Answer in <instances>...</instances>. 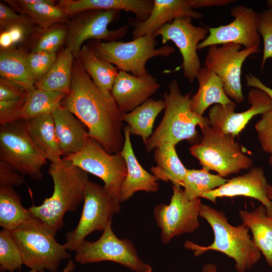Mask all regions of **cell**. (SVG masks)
I'll return each mask as SVG.
<instances>
[{"label": "cell", "mask_w": 272, "mask_h": 272, "mask_svg": "<svg viewBox=\"0 0 272 272\" xmlns=\"http://www.w3.org/2000/svg\"><path fill=\"white\" fill-rule=\"evenodd\" d=\"M56 135L62 155L76 154L84 147L89 135L83 123L67 109L58 107L52 113Z\"/></svg>", "instance_id": "cell-23"}, {"label": "cell", "mask_w": 272, "mask_h": 272, "mask_svg": "<svg viewBox=\"0 0 272 272\" xmlns=\"http://www.w3.org/2000/svg\"><path fill=\"white\" fill-rule=\"evenodd\" d=\"M66 95L37 88L28 92L20 113V120L29 121L42 115L52 114L61 105Z\"/></svg>", "instance_id": "cell-34"}, {"label": "cell", "mask_w": 272, "mask_h": 272, "mask_svg": "<svg viewBox=\"0 0 272 272\" xmlns=\"http://www.w3.org/2000/svg\"><path fill=\"white\" fill-rule=\"evenodd\" d=\"M76 267L74 261L70 259L61 272H73ZM29 272H37L34 270H30Z\"/></svg>", "instance_id": "cell-46"}, {"label": "cell", "mask_w": 272, "mask_h": 272, "mask_svg": "<svg viewBox=\"0 0 272 272\" xmlns=\"http://www.w3.org/2000/svg\"><path fill=\"white\" fill-rule=\"evenodd\" d=\"M268 185L263 168L254 167L247 173L228 179L219 187L203 193L201 197L213 203L220 197H251L259 201L266 208L267 215L272 216V200L267 195Z\"/></svg>", "instance_id": "cell-19"}, {"label": "cell", "mask_w": 272, "mask_h": 272, "mask_svg": "<svg viewBox=\"0 0 272 272\" xmlns=\"http://www.w3.org/2000/svg\"><path fill=\"white\" fill-rule=\"evenodd\" d=\"M53 182L51 196L39 206L28 209L33 217L42 221L57 232L63 226L67 212H75L84 200L88 173L70 161L61 159L51 163L48 171Z\"/></svg>", "instance_id": "cell-2"}, {"label": "cell", "mask_w": 272, "mask_h": 272, "mask_svg": "<svg viewBox=\"0 0 272 272\" xmlns=\"http://www.w3.org/2000/svg\"><path fill=\"white\" fill-rule=\"evenodd\" d=\"M23 265L22 254L10 231L2 229L0 231L1 272L21 270Z\"/></svg>", "instance_id": "cell-36"}, {"label": "cell", "mask_w": 272, "mask_h": 272, "mask_svg": "<svg viewBox=\"0 0 272 272\" xmlns=\"http://www.w3.org/2000/svg\"><path fill=\"white\" fill-rule=\"evenodd\" d=\"M43 30L36 40L32 51L56 52L66 39L67 26L56 24Z\"/></svg>", "instance_id": "cell-37"}, {"label": "cell", "mask_w": 272, "mask_h": 272, "mask_svg": "<svg viewBox=\"0 0 272 272\" xmlns=\"http://www.w3.org/2000/svg\"><path fill=\"white\" fill-rule=\"evenodd\" d=\"M202 272H217V267L213 263H207L203 266Z\"/></svg>", "instance_id": "cell-47"}, {"label": "cell", "mask_w": 272, "mask_h": 272, "mask_svg": "<svg viewBox=\"0 0 272 272\" xmlns=\"http://www.w3.org/2000/svg\"><path fill=\"white\" fill-rule=\"evenodd\" d=\"M160 87L157 79L149 73L138 77L119 71L111 94L120 110L124 113L142 104Z\"/></svg>", "instance_id": "cell-20"}, {"label": "cell", "mask_w": 272, "mask_h": 272, "mask_svg": "<svg viewBox=\"0 0 272 272\" xmlns=\"http://www.w3.org/2000/svg\"><path fill=\"white\" fill-rule=\"evenodd\" d=\"M268 163L270 166L272 167V154L270 155V157L268 158Z\"/></svg>", "instance_id": "cell-49"}, {"label": "cell", "mask_w": 272, "mask_h": 272, "mask_svg": "<svg viewBox=\"0 0 272 272\" xmlns=\"http://www.w3.org/2000/svg\"><path fill=\"white\" fill-rule=\"evenodd\" d=\"M191 94V91L182 94L176 80L170 83L168 91L163 95L166 105L164 116L145 145L148 153L162 145L176 146L183 140H191L196 135L197 126L202 130L210 125L208 117L192 110Z\"/></svg>", "instance_id": "cell-4"}, {"label": "cell", "mask_w": 272, "mask_h": 272, "mask_svg": "<svg viewBox=\"0 0 272 272\" xmlns=\"http://www.w3.org/2000/svg\"><path fill=\"white\" fill-rule=\"evenodd\" d=\"M230 12L234 20L227 25L209 28L208 35L198 44L197 50L230 43L243 45L245 48H259V14L242 5L234 7Z\"/></svg>", "instance_id": "cell-16"}, {"label": "cell", "mask_w": 272, "mask_h": 272, "mask_svg": "<svg viewBox=\"0 0 272 272\" xmlns=\"http://www.w3.org/2000/svg\"><path fill=\"white\" fill-rule=\"evenodd\" d=\"M27 56L23 51L13 47L1 49L0 75L1 78L18 84L28 92L36 87L30 75Z\"/></svg>", "instance_id": "cell-29"}, {"label": "cell", "mask_w": 272, "mask_h": 272, "mask_svg": "<svg viewBox=\"0 0 272 272\" xmlns=\"http://www.w3.org/2000/svg\"><path fill=\"white\" fill-rule=\"evenodd\" d=\"M27 92L18 84L1 78L0 101L25 99Z\"/></svg>", "instance_id": "cell-43"}, {"label": "cell", "mask_w": 272, "mask_h": 272, "mask_svg": "<svg viewBox=\"0 0 272 272\" xmlns=\"http://www.w3.org/2000/svg\"><path fill=\"white\" fill-rule=\"evenodd\" d=\"M56 52L31 51L27 60L31 77L35 83L41 80L49 71L56 57Z\"/></svg>", "instance_id": "cell-38"}, {"label": "cell", "mask_w": 272, "mask_h": 272, "mask_svg": "<svg viewBox=\"0 0 272 272\" xmlns=\"http://www.w3.org/2000/svg\"><path fill=\"white\" fill-rule=\"evenodd\" d=\"M29 135L39 150L51 163L62 155L56 135L52 114H44L27 121Z\"/></svg>", "instance_id": "cell-26"}, {"label": "cell", "mask_w": 272, "mask_h": 272, "mask_svg": "<svg viewBox=\"0 0 272 272\" xmlns=\"http://www.w3.org/2000/svg\"><path fill=\"white\" fill-rule=\"evenodd\" d=\"M250 107L241 112H235V102L223 106L214 105L209 112L208 120L211 126L234 137L238 135L249 121L258 114L272 110V100L262 90L254 88L248 94Z\"/></svg>", "instance_id": "cell-17"}, {"label": "cell", "mask_w": 272, "mask_h": 272, "mask_svg": "<svg viewBox=\"0 0 272 272\" xmlns=\"http://www.w3.org/2000/svg\"><path fill=\"white\" fill-rule=\"evenodd\" d=\"M154 158L156 166L151 171L158 180L171 182L173 186L180 188L186 175L187 169L179 159L175 146L164 145L154 150Z\"/></svg>", "instance_id": "cell-28"}, {"label": "cell", "mask_w": 272, "mask_h": 272, "mask_svg": "<svg viewBox=\"0 0 272 272\" xmlns=\"http://www.w3.org/2000/svg\"><path fill=\"white\" fill-rule=\"evenodd\" d=\"M199 217L206 220L211 227L214 239L208 246L186 241L184 247L193 251L195 256L211 250L221 252L234 260L238 272L249 270L260 260L262 254L249 234V230L246 226L231 225L222 212L203 203L200 209Z\"/></svg>", "instance_id": "cell-3"}, {"label": "cell", "mask_w": 272, "mask_h": 272, "mask_svg": "<svg viewBox=\"0 0 272 272\" xmlns=\"http://www.w3.org/2000/svg\"><path fill=\"white\" fill-rule=\"evenodd\" d=\"M267 195L268 198L272 200V186L268 185L267 190Z\"/></svg>", "instance_id": "cell-48"}, {"label": "cell", "mask_w": 272, "mask_h": 272, "mask_svg": "<svg viewBox=\"0 0 272 272\" xmlns=\"http://www.w3.org/2000/svg\"><path fill=\"white\" fill-rule=\"evenodd\" d=\"M5 2L21 14L30 18L42 30L67 20L68 15L54 1L43 0L36 4H27L22 0Z\"/></svg>", "instance_id": "cell-30"}, {"label": "cell", "mask_w": 272, "mask_h": 272, "mask_svg": "<svg viewBox=\"0 0 272 272\" xmlns=\"http://www.w3.org/2000/svg\"><path fill=\"white\" fill-rule=\"evenodd\" d=\"M33 23L29 17L22 14H18L4 2L0 3L1 31L12 27L20 26L30 32Z\"/></svg>", "instance_id": "cell-40"}, {"label": "cell", "mask_w": 272, "mask_h": 272, "mask_svg": "<svg viewBox=\"0 0 272 272\" xmlns=\"http://www.w3.org/2000/svg\"><path fill=\"white\" fill-rule=\"evenodd\" d=\"M10 233L24 265L30 270L56 272L61 262L72 256L64 244L56 240L57 232L37 218L33 217Z\"/></svg>", "instance_id": "cell-5"}, {"label": "cell", "mask_w": 272, "mask_h": 272, "mask_svg": "<svg viewBox=\"0 0 272 272\" xmlns=\"http://www.w3.org/2000/svg\"><path fill=\"white\" fill-rule=\"evenodd\" d=\"M196 79L198 90L190 99L191 108L197 114L203 116L211 105L223 106L233 102L225 94L222 80L212 70L203 66L198 71Z\"/></svg>", "instance_id": "cell-24"}, {"label": "cell", "mask_w": 272, "mask_h": 272, "mask_svg": "<svg viewBox=\"0 0 272 272\" xmlns=\"http://www.w3.org/2000/svg\"><path fill=\"white\" fill-rule=\"evenodd\" d=\"M172 188L170 203L158 205L154 210L163 244L169 243L173 238L183 234L193 233L200 225L198 217L202 203L200 198L189 200L183 190L174 186Z\"/></svg>", "instance_id": "cell-12"}, {"label": "cell", "mask_w": 272, "mask_h": 272, "mask_svg": "<svg viewBox=\"0 0 272 272\" xmlns=\"http://www.w3.org/2000/svg\"><path fill=\"white\" fill-rule=\"evenodd\" d=\"M258 31L263 42L261 64L262 70L266 60L272 58V9L265 10L259 14Z\"/></svg>", "instance_id": "cell-39"}, {"label": "cell", "mask_w": 272, "mask_h": 272, "mask_svg": "<svg viewBox=\"0 0 272 272\" xmlns=\"http://www.w3.org/2000/svg\"><path fill=\"white\" fill-rule=\"evenodd\" d=\"M201 130L200 142L189 150L202 167L215 171L224 178L252 167L253 160L243 153L234 136L210 125Z\"/></svg>", "instance_id": "cell-6"}, {"label": "cell", "mask_w": 272, "mask_h": 272, "mask_svg": "<svg viewBox=\"0 0 272 272\" xmlns=\"http://www.w3.org/2000/svg\"><path fill=\"white\" fill-rule=\"evenodd\" d=\"M0 160L12 166L22 175L42 180L41 168L47 159L32 140L27 121L19 120L1 125Z\"/></svg>", "instance_id": "cell-8"}, {"label": "cell", "mask_w": 272, "mask_h": 272, "mask_svg": "<svg viewBox=\"0 0 272 272\" xmlns=\"http://www.w3.org/2000/svg\"><path fill=\"white\" fill-rule=\"evenodd\" d=\"M118 11L94 10L83 12L74 19L67 25L66 47L72 52L75 58L83 45L89 39L117 41L125 36L128 27L122 26L118 29L110 30L109 24L118 19Z\"/></svg>", "instance_id": "cell-15"}, {"label": "cell", "mask_w": 272, "mask_h": 272, "mask_svg": "<svg viewBox=\"0 0 272 272\" xmlns=\"http://www.w3.org/2000/svg\"><path fill=\"white\" fill-rule=\"evenodd\" d=\"M33 217L29 209L24 208L13 186H0V226L12 231Z\"/></svg>", "instance_id": "cell-33"}, {"label": "cell", "mask_w": 272, "mask_h": 272, "mask_svg": "<svg viewBox=\"0 0 272 272\" xmlns=\"http://www.w3.org/2000/svg\"><path fill=\"white\" fill-rule=\"evenodd\" d=\"M206 0H154L148 17L143 21L137 20L133 23L132 38L154 34L160 28L177 18L201 19L202 14L194 9L206 7Z\"/></svg>", "instance_id": "cell-18"}, {"label": "cell", "mask_w": 272, "mask_h": 272, "mask_svg": "<svg viewBox=\"0 0 272 272\" xmlns=\"http://www.w3.org/2000/svg\"><path fill=\"white\" fill-rule=\"evenodd\" d=\"M239 215L242 224L251 231L256 246L272 267V216L267 215L262 205L252 211L240 210Z\"/></svg>", "instance_id": "cell-25"}, {"label": "cell", "mask_w": 272, "mask_h": 272, "mask_svg": "<svg viewBox=\"0 0 272 272\" xmlns=\"http://www.w3.org/2000/svg\"><path fill=\"white\" fill-rule=\"evenodd\" d=\"M155 37L154 34H148L128 42L99 41L91 47L99 58L113 64L119 71L139 77L149 74L146 64L150 59L167 57L175 50L170 45L156 48Z\"/></svg>", "instance_id": "cell-7"}, {"label": "cell", "mask_w": 272, "mask_h": 272, "mask_svg": "<svg viewBox=\"0 0 272 272\" xmlns=\"http://www.w3.org/2000/svg\"><path fill=\"white\" fill-rule=\"evenodd\" d=\"M123 133L124 143L121 153L126 162L127 175L121 188L120 203L128 199L137 191L155 193L159 189V180L141 166L135 156L128 125L123 127Z\"/></svg>", "instance_id": "cell-21"}, {"label": "cell", "mask_w": 272, "mask_h": 272, "mask_svg": "<svg viewBox=\"0 0 272 272\" xmlns=\"http://www.w3.org/2000/svg\"><path fill=\"white\" fill-rule=\"evenodd\" d=\"M255 129L262 150L272 154V110L261 115L255 124Z\"/></svg>", "instance_id": "cell-41"}, {"label": "cell", "mask_w": 272, "mask_h": 272, "mask_svg": "<svg viewBox=\"0 0 272 272\" xmlns=\"http://www.w3.org/2000/svg\"><path fill=\"white\" fill-rule=\"evenodd\" d=\"M61 106L88 129L89 135L110 154L120 152L124 143L122 115L112 95L93 83L78 57L74 60L70 92Z\"/></svg>", "instance_id": "cell-1"}, {"label": "cell", "mask_w": 272, "mask_h": 272, "mask_svg": "<svg viewBox=\"0 0 272 272\" xmlns=\"http://www.w3.org/2000/svg\"><path fill=\"white\" fill-rule=\"evenodd\" d=\"M242 45L227 43L209 47L203 65L223 81L226 95L236 103L244 100L241 82L242 67L246 58L259 51V48L241 49Z\"/></svg>", "instance_id": "cell-13"}, {"label": "cell", "mask_w": 272, "mask_h": 272, "mask_svg": "<svg viewBox=\"0 0 272 272\" xmlns=\"http://www.w3.org/2000/svg\"><path fill=\"white\" fill-rule=\"evenodd\" d=\"M191 21L190 17L177 18L160 28L154 34L155 37H161L163 44L171 41L178 48L183 59V76L193 83L201 68L197 47L208 35L209 28L195 26Z\"/></svg>", "instance_id": "cell-14"}, {"label": "cell", "mask_w": 272, "mask_h": 272, "mask_svg": "<svg viewBox=\"0 0 272 272\" xmlns=\"http://www.w3.org/2000/svg\"><path fill=\"white\" fill-rule=\"evenodd\" d=\"M228 179L213 174L202 167L201 169H188L182 186L186 197L190 200L201 197L205 193L214 190L227 182Z\"/></svg>", "instance_id": "cell-35"}, {"label": "cell", "mask_w": 272, "mask_h": 272, "mask_svg": "<svg viewBox=\"0 0 272 272\" xmlns=\"http://www.w3.org/2000/svg\"><path fill=\"white\" fill-rule=\"evenodd\" d=\"M77 57L95 85L104 94L111 95L118 69L99 58L92 48L86 45H83Z\"/></svg>", "instance_id": "cell-27"}, {"label": "cell", "mask_w": 272, "mask_h": 272, "mask_svg": "<svg viewBox=\"0 0 272 272\" xmlns=\"http://www.w3.org/2000/svg\"><path fill=\"white\" fill-rule=\"evenodd\" d=\"M82 214L77 226L66 233L64 244L75 251L85 238L96 231H103L112 223L113 215L120 210L117 201L105 187L89 181L86 187Z\"/></svg>", "instance_id": "cell-9"}, {"label": "cell", "mask_w": 272, "mask_h": 272, "mask_svg": "<svg viewBox=\"0 0 272 272\" xmlns=\"http://www.w3.org/2000/svg\"><path fill=\"white\" fill-rule=\"evenodd\" d=\"M24 182L22 175L9 164L0 160V186H18Z\"/></svg>", "instance_id": "cell-44"}, {"label": "cell", "mask_w": 272, "mask_h": 272, "mask_svg": "<svg viewBox=\"0 0 272 272\" xmlns=\"http://www.w3.org/2000/svg\"><path fill=\"white\" fill-rule=\"evenodd\" d=\"M153 0H62L58 6L68 16L89 10L121 11L131 12L137 20L143 21L149 16Z\"/></svg>", "instance_id": "cell-22"}, {"label": "cell", "mask_w": 272, "mask_h": 272, "mask_svg": "<svg viewBox=\"0 0 272 272\" xmlns=\"http://www.w3.org/2000/svg\"><path fill=\"white\" fill-rule=\"evenodd\" d=\"M75 252V261L80 264L110 261L135 272L153 271L151 266L140 258L131 240L116 236L113 231L112 223L103 231L98 240H85Z\"/></svg>", "instance_id": "cell-11"}, {"label": "cell", "mask_w": 272, "mask_h": 272, "mask_svg": "<svg viewBox=\"0 0 272 272\" xmlns=\"http://www.w3.org/2000/svg\"><path fill=\"white\" fill-rule=\"evenodd\" d=\"M74 58L73 54L67 47L61 50L49 71L35 84L36 88L67 94L71 90Z\"/></svg>", "instance_id": "cell-31"}, {"label": "cell", "mask_w": 272, "mask_h": 272, "mask_svg": "<svg viewBox=\"0 0 272 272\" xmlns=\"http://www.w3.org/2000/svg\"><path fill=\"white\" fill-rule=\"evenodd\" d=\"M165 106L163 99L150 98L131 111L123 113L122 120L128 123L130 134L141 136L146 145L152 134L156 117Z\"/></svg>", "instance_id": "cell-32"}, {"label": "cell", "mask_w": 272, "mask_h": 272, "mask_svg": "<svg viewBox=\"0 0 272 272\" xmlns=\"http://www.w3.org/2000/svg\"><path fill=\"white\" fill-rule=\"evenodd\" d=\"M246 81L247 86L262 90L272 100V89L265 85L258 78L251 74H248L246 76Z\"/></svg>", "instance_id": "cell-45"}, {"label": "cell", "mask_w": 272, "mask_h": 272, "mask_svg": "<svg viewBox=\"0 0 272 272\" xmlns=\"http://www.w3.org/2000/svg\"><path fill=\"white\" fill-rule=\"evenodd\" d=\"M64 158L88 173L100 178L109 193L120 202L121 188L127 175L126 162L121 151L109 154L89 134L80 152L64 156Z\"/></svg>", "instance_id": "cell-10"}, {"label": "cell", "mask_w": 272, "mask_h": 272, "mask_svg": "<svg viewBox=\"0 0 272 272\" xmlns=\"http://www.w3.org/2000/svg\"><path fill=\"white\" fill-rule=\"evenodd\" d=\"M25 99L0 101V124L5 125L20 120Z\"/></svg>", "instance_id": "cell-42"}]
</instances>
